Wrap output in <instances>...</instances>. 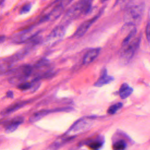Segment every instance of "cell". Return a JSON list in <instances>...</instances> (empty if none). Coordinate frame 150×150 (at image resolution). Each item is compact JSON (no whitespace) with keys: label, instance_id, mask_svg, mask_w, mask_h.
Returning a JSON list of instances; mask_svg holds the SVG:
<instances>
[{"label":"cell","instance_id":"obj_1","mask_svg":"<svg viewBox=\"0 0 150 150\" xmlns=\"http://www.w3.org/2000/svg\"><path fill=\"white\" fill-rule=\"evenodd\" d=\"M92 1L93 0H80L67 11L66 16L69 19H73L82 13H87L91 9Z\"/></svg>","mask_w":150,"mask_h":150},{"label":"cell","instance_id":"obj_2","mask_svg":"<svg viewBox=\"0 0 150 150\" xmlns=\"http://www.w3.org/2000/svg\"><path fill=\"white\" fill-rule=\"evenodd\" d=\"M144 12L142 5H135L130 7L124 15V21L127 25H134L141 19Z\"/></svg>","mask_w":150,"mask_h":150},{"label":"cell","instance_id":"obj_3","mask_svg":"<svg viewBox=\"0 0 150 150\" xmlns=\"http://www.w3.org/2000/svg\"><path fill=\"white\" fill-rule=\"evenodd\" d=\"M139 42L140 38H135L127 45L122 47L121 54V61L122 63L126 64L131 59L139 47Z\"/></svg>","mask_w":150,"mask_h":150},{"label":"cell","instance_id":"obj_4","mask_svg":"<svg viewBox=\"0 0 150 150\" xmlns=\"http://www.w3.org/2000/svg\"><path fill=\"white\" fill-rule=\"evenodd\" d=\"M98 17L99 15L94 16L93 18L85 21L84 22H83L74 32V36L76 38H80L83 36L84 34L87 31V30L90 28L91 25L98 19Z\"/></svg>","mask_w":150,"mask_h":150},{"label":"cell","instance_id":"obj_5","mask_svg":"<svg viewBox=\"0 0 150 150\" xmlns=\"http://www.w3.org/2000/svg\"><path fill=\"white\" fill-rule=\"evenodd\" d=\"M114 77L112 76L107 74V70L104 69L101 71V74L98 79L94 83V86L96 87H102L104 85L107 84L114 80Z\"/></svg>","mask_w":150,"mask_h":150},{"label":"cell","instance_id":"obj_6","mask_svg":"<svg viewBox=\"0 0 150 150\" xmlns=\"http://www.w3.org/2000/svg\"><path fill=\"white\" fill-rule=\"evenodd\" d=\"M23 121V118L21 117H15L10 120L5 126V131L7 133H10L15 131L18 126Z\"/></svg>","mask_w":150,"mask_h":150},{"label":"cell","instance_id":"obj_7","mask_svg":"<svg viewBox=\"0 0 150 150\" xmlns=\"http://www.w3.org/2000/svg\"><path fill=\"white\" fill-rule=\"evenodd\" d=\"M100 48H94L88 50L84 56L83 63L88 64L92 62L99 54Z\"/></svg>","mask_w":150,"mask_h":150},{"label":"cell","instance_id":"obj_8","mask_svg":"<svg viewBox=\"0 0 150 150\" xmlns=\"http://www.w3.org/2000/svg\"><path fill=\"white\" fill-rule=\"evenodd\" d=\"M27 103H28L27 101H20V102L14 103V104L9 105V107L6 108L4 110H2L1 112V114L2 115H7V114H11L13 112H14V111L19 110V108H22Z\"/></svg>","mask_w":150,"mask_h":150},{"label":"cell","instance_id":"obj_9","mask_svg":"<svg viewBox=\"0 0 150 150\" xmlns=\"http://www.w3.org/2000/svg\"><path fill=\"white\" fill-rule=\"evenodd\" d=\"M56 110H43L39 111L33 113L29 118V121L31 122H35L40 120L42 118L47 115L49 113H51L52 111H54Z\"/></svg>","mask_w":150,"mask_h":150},{"label":"cell","instance_id":"obj_10","mask_svg":"<svg viewBox=\"0 0 150 150\" xmlns=\"http://www.w3.org/2000/svg\"><path fill=\"white\" fill-rule=\"evenodd\" d=\"M133 91L132 88L129 87L127 83H124L120 87L119 94L121 98L124 99L129 96Z\"/></svg>","mask_w":150,"mask_h":150},{"label":"cell","instance_id":"obj_11","mask_svg":"<svg viewBox=\"0 0 150 150\" xmlns=\"http://www.w3.org/2000/svg\"><path fill=\"white\" fill-rule=\"evenodd\" d=\"M87 122L86 121L84 120L83 119L79 120L77 122H76L70 128L69 132H79L81 130H83L84 128L87 127Z\"/></svg>","mask_w":150,"mask_h":150},{"label":"cell","instance_id":"obj_12","mask_svg":"<svg viewBox=\"0 0 150 150\" xmlns=\"http://www.w3.org/2000/svg\"><path fill=\"white\" fill-rule=\"evenodd\" d=\"M137 33V30L136 28H132L129 32L128 35L124 38L122 43V47H124L126 45H127L129 42H131Z\"/></svg>","mask_w":150,"mask_h":150},{"label":"cell","instance_id":"obj_13","mask_svg":"<svg viewBox=\"0 0 150 150\" xmlns=\"http://www.w3.org/2000/svg\"><path fill=\"white\" fill-rule=\"evenodd\" d=\"M122 107V104L121 103H118L117 104H113L108 108L107 110V112L109 114H114L118 111V110L121 108Z\"/></svg>","mask_w":150,"mask_h":150},{"label":"cell","instance_id":"obj_14","mask_svg":"<svg viewBox=\"0 0 150 150\" xmlns=\"http://www.w3.org/2000/svg\"><path fill=\"white\" fill-rule=\"evenodd\" d=\"M126 146L125 142L121 140L115 142L112 146V148L114 150H124L126 148Z\"/></svg>","mask_w":150,"mask_h":150},{"label":"cell","instance_id":"obj_15","mask_svg":"<svg viewBox=\"0 0 150 150\" xmlns=\"http://www.w3.org/2000/svg\"><path fill=\"white\" fill-rule=\"evenodd\" d=\"M32 87V84L28 82H22L19 84L18 88L21 90H26Z\"/></svg>","mask_w":150,"mask_h":150},{"label":"cell","instance_id":"obj_16","mask_svg":"<svg viewBox=\"0 0 150 150\" xmlns=\"http://www.w3.org/2000/svg\"><path fill=\"white\" fill-rule=\"evenodd\" d=\"M10 65L8 63H4L0 65V74L5 73L9 71Z\"/></svg>","mask_w":150,"mask_h":150},{"label":"cell","instance_id":"obj_17","mask_svg":"<svg viewBox=\"0 0 150 150\" xmlns=\"http://www.w3.org/2000/svg\"><path fill=\"white\" fill-rule=\"evenodd\" d=\"M101 144L98 141L93 142L89 145L90 148L93 150H97L98 148L101 147Z\"/></svg>","mask_w":150,"mask_h":150},{"label":"cell","instance_id":"obj_18","mask_svg":"<svg viewBox=\"0 0 150 150\" xmlns=\"http://www.w3.org/2000/svg\"><path fill=\"white\" fill-rule=\"evenodd\" d=\"M30 8H31V5L30 4H27L22 6V8L20 11V13L21 14L26 13L30 11Z\"/></svg>","mask_w":150,"mask_h":150},{"label":"cell","instance_id":"obj_19","mask_svg":"<svg viewBox=\"0 0 150 150\" xmlns=\"http://www.w3.org/2000/svg\"><path fill=\"white\" fill-rule=\"evenodd\" d=\"M145 33H146V39L148 40V42H150V21L148 22V23L146 25Z\"/></svg>","mask_w":150,"mask_h":150},{"label":"cell","instance_id":"obj_20","mask_svg":"<svg viewBox=\"0 0 150 150\" xmlns=\"http://www.w3.org/2000/svg\"><path fill=\"white\" fill-rule=\"evenodd\" d=\"M73 0H59V5H61L62 7H64L65 6L69 4H70Z\"/></svg>","mask_w":150,"mask_h":150},{"label":"cell","instance_id":"obj_21","mask_svg":"<svg viewBox=\"0 0 150 150\" xmlns=\"http://www.w3.org/2000/svg\"><path fill=\"white\" fill-rule=\"evenodd\" d=\"M6 97L9 98H12L13 97V93L11 91H8L6 93Z\"/></svg>","mask_w":150,"mask_h":150},{"label":"cell","instance_id":"obj_22","mask_svg":"<svg viewBox=\"0 0 150 150\" xmlns=\"http://www.w3.org/2000/svg\"><path fill=\"white\" fill-rule=\"evenodd\" d=\"M5 39V37L4 36H0V43H2Z\"/></svg>","mask_w":150,"mask_h":150},{"label":"cell","instance_id":"obj_23","mask_svg":"<svg viewBox=\"0 0 150 150\" xmlns=\"http://www.w3.org/2000/svg\"><path fill=\"white\" fill-rule=\"evenodd\" d=\"M102 2H105V1H108V0H100Z\"/></svg>","mask_w":150,"mask_h":150}]
</instances>
